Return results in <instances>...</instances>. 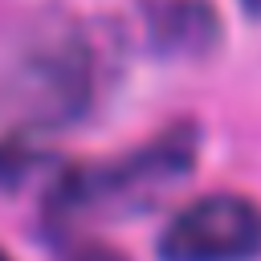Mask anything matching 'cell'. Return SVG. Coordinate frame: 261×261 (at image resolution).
<instances>
[{"label":"cell","instance_id":"obj_1","mask_svg":"<svg viewBox=\"0 0 261 261\" xmlns=\"http://www.w3.org/2000/svg\"><path fill=\"white\" fill-rule=\"evenodd\" d=\"M163 261H261V204L204 196L171 216L159 237Z\"/></svg>","mask_w":261,"mask_h":261},{"label":"cell","instance_id":"obj_2","mask_svg":"<svg viewBox=\"0 0 261 261\" xmlns=\"http://www.w3.org/2000/svg\"><path fill=\"white\" fill-rule=\"evenodd\" d=\"M192 163V130H171L163 135L159 143L118 159V163H106V167H86L77 175H69L57 196H53V208H94V204H110V200H122L126 192H139V188H155L179 171H188Z\"/></svg>","mask_w":261,"mask_h":261},{"label":"cell","instance_id":"obj_3","mask_svg":"<svg viewBox=\"0 0 261 261\" xmlns=\"http://www.w3.org/2000/svg\"><path fill=\"white\" fill-rule=\"evenodd\" d=\"M245 4H249V8H253V12H261V0H245Z\"/></svg>","mask_w":261,"mask_h":261},{"label":"cell","instance_id":"obj_4","mask_svg":"<svg viewBox=\"0 0 261 261\" xmlns=\"http://www.w3.org/2000/svg\"><path fill=\"white\" fill-rule=\"evenodd\" d=\"M0 261H12V257H8V253H4V249H0Z\"/></svg>","mask_w":261,"mask_h":261}]
</instances>
